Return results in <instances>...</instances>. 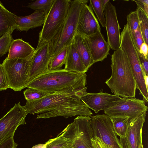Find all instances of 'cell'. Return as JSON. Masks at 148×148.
I'll use <instances>...</instances> for the list:
<instances>
[{
	"instance_id": "6da1fadb",
	"label": "cell",
	"mask_w": 148,
	"mask_h": 148,
	"mask_svg": "<svg viewBox=\"0 0 148 148\" xmlns=\"http://www.w3.org/2000/svg\"><path fill=\"white\" fill-rule=\"evenodd\" d=\"M78 93L47 94L38 99L26 100L24 107L30 114H37L36 119L62 116L68 118L80 115L91 117L92 113L82 101Z\"/></svg>"
},
{
	"instance_id": "7a4b0ae2",
	"label": "cell",
	"mask_w": 148,
	"mask_h": 148,
	"mask_svg": "<svg viewBox=\"0 0 148 148\" xmlns=\"http://www.w3.org/2000/svg\"><path fill=\"white\" fill-rule=\"evenodd\" d=\"M86 73L70 71L64 69L47 71L29 82L26 88L47 94L54 93L83 94L86 92Z\"/></svg>"
},
{
	"instance_id": "3957f363",
	"label": "cell",
	"mask_w": 148,
	"mask_h": 148,
	"mask_svg": "<svg viewBox=\"0 0 148 148\" xmlns=\"http://www.w3.org/2000/svg\"><path fill=\"white\" fill-rule=\"evenodd\" d=\"M110 77L105 82L111 92L123 98H135L136 86L128 59L120 48L111 56Z\"/></svg>"
},
{
	"instance_id": "277c9868",
	"label": "cell",
	"mask_w": 148,
	"mask_h": 148,
	"mask_svg": "<svg viewBox=\"0 0 148 148\" xmlns=\"http://www.w3.org/2000/svg\"><path fill=\"white\" fill-rule=\"evenodd\" d=\"M88 2L87 0L71 1L67 16L63 25L54 38L49 42L51 59L72 42L77 32L80 12Z\"/></svg>"
},
{
	"instance_id": "5b68a950",
	"label": "cell",
	"mask_w": 148,
	"mask_h": 148,
	"mask_svg": "<svg viewBox=\"0 0 148 148\" xmlns=\"http://www.w3.org/2000/svg\"><path fill=\"white\" fill-rule=\"evenodd\" d=\"M70 0H55L45 16L38 43L50 42L63 25L68 13Z\"/></svg>"
},
{
	"instance_id": "8992f818",
	"label": "cell",
	"mask_w": 148,
	"mask_h": 148,
	"mask_svg": "<svg viewBox=\"0 0 148 148\" xmlns=\"http://www.w3.org/2000/svg\"><path fill=\"white\" fill-rule=\"evenodd\" d=\"M33 54L25 59L8 60L5 58L1 64L6 77L8 88L14 91H20L26 88L29 81Z\"/></svg>"
},
{
	"instance_id": "52a82bcc",
	"label": "cell",
	"mask_w": 148,
	"mask_h": 148,
	"mask_svg": "<svg viewBox=\"0 0 148 148\" xmlns=\"http://www.w3.org/2000/svg\"><path fill=\"white\" fill-rule=\"evenodd\" d=\"M90 121L89 116H77L60 134L71 140L74 148H93L91 143L93 135Z\"/></svg>"
},
{
	"instance_id": "ba28073f",
	"label": "cell",
	"mask_w": 148,
	"mask_h": 148,
	"mask_svg": "<svg viewBox=\"0 0 148 148\" xmlns=\"http://www.w3.org/2000/svg\"><path fill=\"white\" fill-rule=\"evenodd\" d=\"M90 118L93 137H98L111 148H123L110 116L102 114L92 116Z\"/></svg>"
},
{
	"instance_id": "9c48e42d",
	"label": "cell",
	"mask_w": 148,
	"mask_h": 148,
	"mask_svg": "<svg viewBox=\"0 0 148 148\" xmlns=\"http://www.w3.org/2000/svg\"><path fill=\"white\" fill-rule=\"evenodd\" d=\"M20 102L14 106L0 119V145L14 137L19 126L26 124L25 118L28 114Z\"/></svg>"
},
{
	"instance_id": "30bf717a",
	"label": "cell",
	"mask_w": 148,
	"mask_h": 148,
	"mask_svg": "<svg viewBox=\"0 0 148 148\" xmlns=\"http://www.w3.org/2000/svg\"><path fill=\"white\" fill-rule=\"evenodd\" d=\"M148 108L143 100L135 98H123L116 105L104 110V112L110 118L128 117L130 121L147 112Z\"/></svg>"
},
{
	"instance_id": "8fae6325",
	"label": "cell",
	"mask_w": 148,
	"mask_h": 148,
	"mask_svg": "<svg viewBox=\"0 0 148 148\" xmlns=\"http://www.w3.org/2000/svg\"><path fill=\"white\" fill-rule=\"evenodd\" d=\"M79 97L88 107L96 113L114 106L123 98L118 95L104 93L102 90L97 93L86 92Z\"/></svg>"
},
{
	"instance_id": "7c38bea8",
	"label": "cell",
	"mask_w": 148,
	"mask_h": 148,
	"mask_svg": "<svg viewBox=\"0 0 148 148\" xmlns=\"http://www.w3.org/2000/svg\"><path fill=\"white\" fill-rule=\"evenodd\" d=\"M51 60L49 42L38 43L31 61L28 83L48 71Z\"/></svg>"
},
{
	"instance_id": "4fadbf2b",
	"label": "cell",
	"mask_w": 148,
	"mask_h": 148,
	"mask_svg": "<svg viewBox=\"0 0 148 148\" xmlns=\"http://www.w3.org/2000/svg\"><path fill=\"white\" fill-rule=\"evenodd\" d=\"M107 42L112 50L116 51L120 45V27L117 19L115 7L109 1L104 11Z\"/></svg>"
},
{
	"instance_id": "5bb4252c",
	"label": "cell",
	"mask_w": 148,
	"mask_h": 148,
	"mask_svg": "<svg viewBox=\"0 0 148 148\" xmlns=\"http://www.w3.org/2000/svg\"><path fill=\"white\" fill-rule=\"evenodd\" d=\"M146 112H143L129 121L125 136L119 139L123 148H140V145L142 144V129L145 120Z\"/></svg>"
},
{
	"instance_id": "9a60e30c",
	"label": "cell",
	"mask_w": 148,
	"mask_h": 148,
	"mask_svg": "<svg viewBox=\"0 0 148 148\" xmlns=\"http://www.w3.org/2000/svg\"><path fill=\"white\" fill-rule=\"evenodd\" d=\"M82 35L86 42L94 63L101 62L107 57L110 48L102 34L101 29H99L92 35Z\"/></svg>"
},
{
	"instance_id": "2e32d148",
	"label": "cell",
	"mask_w": 148,
	"mask_h": 148,
	"mask_svg": "<svg viewBox=\"0 0 148 148\" xmlns=\"http://www.w3.org/2000/svg\"><path fill=\"white\" fill-rule=\"evenodd\" d=\"M99 29H101L100 26L94 12L89 5L85 4L80 13L77 32L83 35H90Z\"/></svg>"
},
{
	"instance_id": "e0dca14e",
	"label": "cell",
	"mask_w": 148,
	"mask_h": 148,
	"mask_svg": "<svg viewBox=\"0 0 148 148\" xmlns=\"http://www.w3.org/2000/svg\"><path fill=\"white\" fill-rule=\"evenodd\" d=\"M45 18L44 13L40 11H35L31 14L25 16L15 15L16 30L20 32H27L30 29L42 26Z\"/></svg>"
},
{
	"instance_id": "ac0fdd59",
	"label": "cell",
	"mask_w": 148,
	"mask_h": 148,
	"mask_svg": "<svg viewBox=\"0 0 148 148\" xmlns=\"http://www.w3.org/2000/svg\"><path fill=\"white\" fill-rule=\"evenodd\" d=\"M35 49L28 42L21 38L14 39L8 51V60L13 59H25L33 55Z\"/></svg>"
},
{
	"instance_id": "d6986e66",
	"label": "cell",
	"mask_w": 148,
	"mask_h": 148,
	"mask_svg": "<svg viewBox=\"0 0 148 148\" xmlns=\"http://www.w3.org/2000/svg\"><path fill=\"white\" fill-rule=\"evenodd\" d=\"M64 69L70 71L86 73L87 70L83 63L73 42L69 47Z\"/></svg>"
},
{
	"instance_id": "ffe728a7",
	"label": "cell",
	"mask_w": 148,
	"mask_h": 148,
	"mask_svg": "<svg viewBox=\"0 0 148 148\" xmlns=\"http://www.w3.org/2000/svg\"><path fill=\"white\" fill-rule=\"evenodd\" d=\"M72 42L83 63L87 70H88L89 68L94 63L83 36L77 32Z\"/></svg>"
},
{
	"instance_id": "44dd1931",
	"label": "cell",
	"mask_w": 148,
	"mask_h": 148,
	"mask_svg": "<svg viewBox=\"0 0 148 148\" xmlns=\"http://www.w3.org/2000/svg\"><path fill=\"white\" fill-rule=\"evenodd\" d=\"M15 14L8 10L0 1V37L9 32L16 29Z\"/></svg>"
},
{
	"instance_id": "7402d4cb",
	"label": "cell",
	"mask_w": 148,
	"mask_h": 148,
	"mask_svg": "<svg viewBox=\"0 0 148 148\" xmlns=\"http://www.w3.org/2000/svg\"><path fill=\"white\" fill-rule=\"evenodd\" d=\"M113 123L114 131L120 138L125 137L126 134L129 123L128 117L111 118Z\"/></svg>"
},
{
	"instance_id": "603a6c76",
	"label": "cell",
	"mask_w": 148,
	"mask_h": 148,
	"mask_svg": "<svg viewBox=\"0 0 148 148\" xmlns=\"http://www.w3.org/2000/svg\"><path fill=\"white\" fill-rule=\"evenodd\" d=\"M46 148H74L73 142L59 134L55 138L46 142Z\"/></svg>"
},
{
	"instance_id": "cb8c5ba5",
	"label": "cell",
	"mask_w": 148,
	"mask_h": 148,
	"mask_svg": "<svg viewBox=\"0 0 148 148\" xmlns=\"http://www.w3.org/2000/svg\"><path fill=\"white\" fill-rule=\"evenodd\" d=\"M69 47L68 46L64 48L51 59L48 71L58 70L61 69L66 61Z\"/></svg>"
},
{
	"instance_id": "d4e9b609",
	"label": "cell",
	"mask_w": 148,
	"mask_h": 148,
	"mask_svg": "<svg viewBox=\"0 0 148 148\" xmlns=\"http://www.w3.org/2000/svg\"><path fill=\"white\" fill-rule=\"evenodd\" d=\"M137 11L139 20V27L144 42L148 44V15L139 7L137 6Z\"/></svg>"
},
{
	"instance_id": "484cf974",
	"label": "cell",
	"mask_w": 148,
	"mask_h": 148,
	"mask_svg": "<svg viewBox=\"0 0 148 148\" xmlns=\"http://www.w3.org/2000/svg\"><path fill=\"white\" fill-rule=\"evenodd\" d=\"M55 0H36L29 3L27 8L35 11L43 12L45 16L47 15Z\"/></svg>"
},
{
	"instance_id": "4316f807",
	"label": "cell",
	"mask_w": 148,
	"mask_h": 148,
	"mask_svg": "<svg viewBox=\"0 0 148 148\" xmlns=\"http://www.w3.org/2000/svg\"><path fill=\"white\" fill-rule=\"evenodd\" d=\"M89 6L94 12L103 27H106V19L101 4V0H90Z\"/></svg>"
},
{
	"instance_id": "83f0119b",
	"label": "cell",
	"mask_w": 148,
	"mask_h": 148,
	"mask_svg": "<svg viewBox=\"0 0 148 148\" xmlns=\"http://www.w3.org/2000/svg\"><path fill=\"white\" fill-rule=\"evenodd\" d=\"M131 36L132 35L139 27V20L136 10L130 12L127 16V23Z\"/></svg>"
},
{
	"instance_id": "f1b7e54d",
	"label": "cell",
	"mask_w": 148,
	"mask_h": 148,
	"mask_svg": "<svg viewBox=\"0 0 148 148\" xmlns=\"http://www.w3.org/2000/svg\"><path fill=\"white\" fill-rule=\"evenodd\" d=\"M12 33L9 32L0 37V57L8 52L11 44L14 40Z\"/></svg>"
},
{
	"instance_id": "f546056e",
	"label": "cell",
	"mask_w": 148,
	"mask_h": 148,
	"mask_svg": "<svg viewBox=\"0 0 148 148\" xmlns=\"http://www.w3.org/2000/svg\"><path fill=\"white\" fill-rule=\"evenodd\" d=\"M24 96L26 100L32 101L41 99L47 94L35 89L27 88L23 92Z\"/></svg>"
},
{
	"instance_id": "4dcf8cb0",
	"label": "cell",
	"mask_w": 148,
	"mask_h": 148,
	"mask_svg": "<svg viewBox=\"0 0 148 148\" xmlns=\"http://www.w3.org/2000/svg\"><path fill=\"white\" fill-rule=\"evenodd\" d=\"M130 36L136 49L139 51L141 45L144 42L140 27Z\"/></svg>"
},
{
	"instance_id": "1f68e13d",
	"label": "cell",
	"mask_w": 148,
	"mask_h": 148,
	"mask_svg": "<svg viewBox=\"0 0 148 148\" xmlns=\"http://www.w3.org/2000/svg\"><path fill=\"white\" fill-rule=\"evenodd\" d=\"M8 88L6 77L2 65L0 63V91Z\"/></svg>"
},
{
	"instance_id": "d6a6232c",
	"label": "cell",
	"mask_w": 148,
	"mask_h": 148,
	"mask_svg": "<svg viewBox=\"0 0 148 148\" xmlns=\"http://www.w3.org/2000/svg\"><path fill=\"white\" fill-rule=\"evenodd\" d=\"M137 50V49H136ZM140 63L143 71L148 75V58H146L137 50Z\"/></svg>"
},
{
	"instance_id": "836d02e7",
	"label": "cell",
	"mask_w": 148,
	"mask_h": 148,
	"mask_svg": "<svg viewBox=\"0 0 148 148\" xmlns=\"http://www.w3.org/2000/svg\"><path fill=\"white\" fill-rule=\"evenodd\" d=\"M91 143L93 148H111L97 137H93Z\"/></svg>"
},
{
	"instance_id": "e575fe53",
	"label": "cell",
	"mask_w": 148,
	"mask_h": 148,
	"mask_svg": "<svg viewBox=\"0 0 148 148\" xmlns=\"http://www.w3.org/2000/svg\"><path fill=\"white\" fill-rule=\"evenodd\" d=\"M18 145L14 141V137H11L0 145V148H16Z\"/></svg>"
},
{
	"instance_id": "d590c367",
	"label": "cell",
	"mask_w": 148,
	"mask_h": 148,
	"mask_svg": "<svg viewBox=\"0 0 148 148\" xmlns=\"http://www.w3.org/2000/svg\"><path fill=\"white\" fill-rule=\"evenodd\" d=\"M137 6L139 7L146 14L148 15V0H134Z\"/></svg>"
},
{
	"instance_id": "8d00e7d4",
	"label": "cell",
	"mask_w": 148,
	"mask_h": 148,
	"mask_svg": "<svg viewBox=\"0 0 148 148\" xmlns=\"http://www.w3.org/2000/svg\"><path fill=\"white\" fill-rule=\"evenodd\" d=\"M139 52L146 58H148V45L144 42L141 45Z\"/></svg>"
},
{
	"instance_id": "74e56055",
	"label": "cell",
	"mask_w": 148,
	"mask_h": 148,
	"mask_svg": "<svg viewBox=\"0 0 148 148\" xmlns=\"http://www.w3.org/2000/svg\"><path fill=\"white\" fill-rule=\"evenodd\" d=\"M143 71L145 84L147 89L148 90V75H147Z\"/></svg>"
},
{
	"instance_id": "f35d334b",
	"label": "cell",
	"mask_w": 148,
	"mask_h": 148,
	"mask_svg": "<svg viewBox=\"0 0 148 148\" xmlns=\"http://www.w3.org/2000/svg\"><path fill=\"white\" fill-rule=\"evenodd\" d=\"M109 0H101V4L103 11L105 8L108 3L110 1Z\"/></svg>"
},
{
	"instance_id": "ab89813d",
	"label": "cell",
	"mask_w": 148,
	"mask_h": 148,
	"mask_svg": "<svg viewBox=\"0 0 148 148\" xmlns=\"http://www.w3.org/2000/svg\"><path fill=\"white\" fill-rule=\"evenodd\" d=\"M32 148H46V145L44 144H39L33 146Z\"/></svg>"
},
{
	"instance_id": "60d3db41",
	"label": "cell",
	"mask_w": 148,
	"mask_h": 148,
	"mask_svg": "<svg viewBox=\"0 0 148 148\" xmlns=\"http://www.w3.org/2000/svg\"><path fill=\"white\" fill-rule=\"evenodd\" d=\"M140 148H144L143 147V144H142L140 145Z\"/></svg>"
}]
</instances>
